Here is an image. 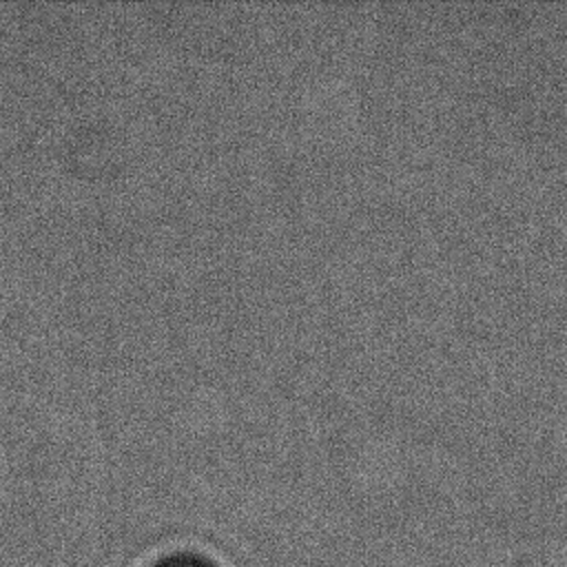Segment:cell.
Wrapping results in <instances>:
<instances>
[{"instance_id":"1","label":"cell","mask_w":567,"mask_h":567,"mask_svg":"<svg viewBox=\"0 0 567 567\" xmlns=\"http://www.w3.org/2000/svg\"><path fill=\"white\" fill-rule=\"evenodd\" d=\"M157 567H210L208 563H204V560H199V558H193V556H175V558H168V560H164L162 565H157Z\"/></svg>"}]
</instances>
